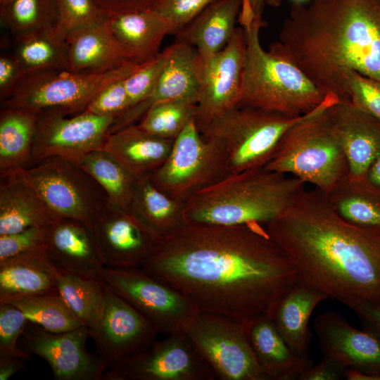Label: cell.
<instances>
[{"label": "cell", "instance_id": "ba28073f", "mask_svg": "<svg viewBox=\"0 0 380 380\" xmlns=\"http://www.w3.org/2000/svg\"><path fill=\"white\" fill-rule=\"evenodd\" d=\"M142 63L131 61L100 72L53 68L27 74L1 105L36 113L49 110H61L69 115L80 113L101 89L127 77Z\"/></svg>", "mask_w": 380, "mask_h": 380}, {"label": "cell", "instance_id": "2e32d148", "mask_svg": "<svg viewBox=\"0 0 380 380\" xmlns=\"http://www.w3.org/2000/svg\"><path fill=\"white\" fill-rule=\"evenodd\" d=\"M246 54L243 27H236L220 51L205 61L194 124L201 134L222 115L239 106Z\"/></svg>", "mask_w": 380, "mask_h": 380}, {"label": "cell", "instance_id": "816d5d0a", "mask_svg": "<svg viewBox=\"0 0 380 380\" xmlns=\"http://www.w3.org/2000/svg\"><path fill=\"white\" fill-rule=\"evenodd\" d=\"M26 360L20 357H0V380H7L20 372Z\"/></svg>", "mask_w": 380, "mask_h": 380}, {"label": "cell", "instance_id": "f1b7e54d", "mask_svg": "<svg viewBox=\"0 0 380 380\" xmlns=\"http://www.w3.org/2000/svg\"><path fill=\"white\" fill-rule=\"evenodd\" d=\"M243 0H215L179 30L176 40L194 46L203 61L223 49L236 30Z\"/></svg>", "mask_w": 380, "mask_h": 380}, {"label": "cell", "instance_id": "8992f818", "mask_svg": "<svg viewBox=\"0 0 380 380\" xmlns=\"http://www.w3.org/2000/svg\"><path fill=\"white\" fill-rule=\"evenodd\" d=\"M337 101L336 96L329 94L291 127L265 167L295 177L327 196L348 173L345 153L327 111Z\"/></svg>", "mask_w": 380, "mask_h": 380}, {"label": "cell", "instance_id": "f35d334b", "mask_svg": "<svg viewBox=\"0 0 380 380\" xmlns=\"http://www.w3.org/2000/svg\"><path fill=\"white\" fill-rule=\"evenodd\" d=\"M1 23L15 35L55 25L56 0H11L0 7Z\"/></svg>", "mask_w": 380, "mask_h": 380}, {"label": "cell", "instance_id": "7a4b0ae2", "mask_svg": "<svg viewBox=\"0 0 380 380\" xmlns=\"http://www.w3.org/2000/svg\"><path fill=\"white\" fill-rule=\"evenodd\" d=\"M300 280L348 307H380V232L352 225L314 188L301 190L265 225Z\"/></svg>", "mask_w": 380, "mask_h": 380}, {"label": "cell", "instance_id": "ffe728a7", "mask_svg": "<svg viewBox=\"0 0 380 380\" xmlns=\"http://www.w3.org/2000/svg\"><path fill=\"white\" fill-rule=\"evenodd\" d=\"M93 225L106 267L141 268L159 239L132 213L110 202Z\"/></svg>", "mask_w": 380, "mask_h": 380}, {"label": "cell", "instance_id": "484cf974", "mask_svg": "<svg viewBox=\"0 0 380 380\" xmlns=\"http://www.w3.org/2000/svg\"><path fill=\"white\" fill-rule=\"evenodd\" d=\"M105 23L115 38L140 63L155 57L172 29L165 18L153 8L128 10L106 16Z\"/></svg>", "mask_w": 380, "mask_h": 380}, {"label": "cell", "instance_id": "30bf717a", "mask_svg": "<svg viewBox=\"0 0 380 380\" xmlns=\"http://www.w3.org/2000/svg\"><path fill=\"white\" fill-rule=\"evenodd\" d=\"M228 175L224 149L204 137L192 121L174 140L167 158L151 178L160 189L186 202Z\"/></svg>", "mask_w": 380, "mask_h": 380}, {"label": "cell", "instance_id": "ab89813d", "mask_svg": "<svg viewBox=\"0 0 380 380\" xmlns=\"http://www.w3.org/2000/svg\"><path fill=\"white\" fill-rule=\"evenodd\" d=\"M56 2L58 20L55 27L65 38L72 31L106 18L94 0H56Z\"/></svg>", "mask_w": 380, "mask_h": 380}, {"label": "cell", "instance_id": "e0dca14e", "mask_svg": "<svg viewBox=\"0 0 380 380\" xmlns=\"http://www.w3.org/2000/svg\"><path fill=\"white\" fill-rule=\"evenodd\" d=\"M88 338L87 326L55 333L30 322L19 348L44 359L56 380H101L108 367L96 353L87 350Z\"/></svg>", "mask_w": 380, "mask_h": 380}, {"label": "cell", "instance_id": "e575fe53", "mask_svg": "<svg viewBox=\"0 0 380 380\" xmlns=\"http://www.w3.org/2000/svg\"><path fill=\"white\" fill-rule=\"evenodd\" d=\"M76 164L98 182L110 203L129 212L137 179L115 158L99 149L88 153Z\"/></svg>", "mask_w": 380, "mask_h": 380}, {"label": "cell", "instance_id": "8d00e7d4", "mask_svg": "<svg viewBox=\"0 0 380 380\" xmlns=\"http://www.w3.org/2000/svg\"><path fill=\"white\" fill-rule=\"evenodd\" d=\"M20 309L32 324L61 333L84 326L71 312L58 292L21 296L0 300Z\"/></svg>", "mask_w": 380, "mask_h": 380}, {"label": "cell", "instance_id": "681fc988", "mask_svg": "<svg viewBox=\"0 0 380 380\" xmlns=\"http://www.w3.org/2000/svg\"><path fill=\"white\" fill-rule=\"evenodd\" d=\"M107 16L111 13L128 11L152 8L158 0H94Z\"/></svg>", "mask_w": 380, "mask_h": 380}, {"label": "cell", "instance_id": "6da1fadb", "mask_svg": "<svg viewBox=\"0 0 380 380\" xmlns=\"http://www.w3.org/2000/svg\"><path fill=\"white\" fill-rule=\"evenodd\" d=\"M200 310L239 322L266 313L299 279L265 225L186 223L159 237L141 267Z\"/></svg>", "mask_w": 380, "mask_h": 380}, {"label": "cell", "instance_id": "ac0fdd59", "mask_svg": "<svg viewBox=\"0 0 380 380\" xmlns=\"http://www.w3.org/2000/svg\"><path fill=\"white\" fill-rule=\"evenodd\" d=\"M314 329L324 356L338 360L348 369L347 379L380 380L379 334L353 327L334 311L319 315Z\"/></svg>", "mask_w": 380, "mask_h": 380}, {"label": "cell", "instance_id": "603a6c76", "mask_svg": "<svg viewBox=\"0 0 380 380\" xmlns=\"http://www.w3.org/2000/svg\"><path fill=\"white\" fill-rule=\"evenodd\" d=\"M255 359L267 380H293L312 366L295 353L265 313L241 321Z\"/></svg>", "mask_w": 380, "mask_h": 380}, {"label": "cell", "instance_id": "ee69618b", "mask_svg": "<svg viewBox=\"0 0 380 380\" xmlns=\"http://www.w3.org/2000/svg\"><path fill=\"white\" fill-rule=\"evenodd\" d=\"M350 101L380 120V82L357 72L347 78Z\"/></svg>", "mask_w": 380, "mask_h": 380}, {"label": "cell", "instance_id": "b9f144b4", "mask_svg": "<svg viewBox=\"0 0 380 380\" xmlns=\"http://www.w3.org/2000/svg\"><path fill=\"white\" fill-rule=\"evenodd\" d=\"M30 322L15 305L0 303V357H20L30 360L31 355L18 346L20 336Z\"/></svg>", "mask_w": 380, "mask_h": 380}, {"label": "cell", "instance_id": "7bdbcfd3", "mask_svg": "<svg viewBox=\"0 0 380 380\" xmlns=\"http://www.w3.org/2000/svg\"><path fill=\"white\" fill-rule=\"evenodd\" d=\"M49 226H34L23 231L0 236V261L46 250Z\"/></svg>", "mask_w": 380, "mask_h": 380}, {"label": "cell", "instance_id": "5bb4252c", "mask_svg": "<svg viewBox=\"0 0 380 380\" xmlns=\"http://www.w3.org/2000/svg\"><path fill=\"white\" fill-rule=\"evenodd\" d=\"M120 365L104 380H213L215 376L186 332L166 335Z\"/></svg>", "mask_w": 380, "mask_h": 380}, {"label": "cell", "instance_id": "d590c367", "mask_svg": "<svg viewBox=\"0 0 380 380\" xmlns=\"http://www.w3.org/2000/svg\"><path fill=\"white\" fill-rule=\"evenodd\" d=\"M58 291L71 312L84 326L91 328L101 319L106 303L104 284L101 279L61 271Z\"/></svg>", "mask_w": 380, "mask_h": 380}, {"label": "cell", "instance_id": "3957f363", "mask_svg": "<svg viewBox=\"0 0 380 380\" xmlns=\"http://www.w3.org/2000/svg\"><path fill=\"white\" fill-rule=\"evenodd\" d=\"M268 51L299 68L325 94L350 101V72L380 82V0L293 3Z\"/></svg>", "mask_w": 380, "mask_h": 380}, {"label": "cell", "instance_id": "cb8c5ba5", "mask_svg": "<svg viewBox=\"0 0 380 380\" xmlns=\"http://www.w3.org/2000/svg\"><path fill=\"white\" fill-rule=\"evenodd\" d=\"M66 42L65 69L70 71L106 72L135 61L108 29L105 20L72 31Z\"/></svg>", "mask_w": 380, "mask_h": 380}, {"label": "cell", "instance_id": "f907efd6", "mask_svg": "<svg viewBox=\"0 0 380 380\" xmlns=\"http://www.w3.org/2000/svg\"><path fill=\"white\" fill-rule=\"evenodd\" d=\"M349 308L380 330V307L367 302H356Z\"/></svg>", "mask_w": 380, "mask_h": 380}, {"label": "cell", "instance_id": "60d3db41", "mask_svg": "<svg viewBox=\"0 0 380 380\" xmlns=\"http://www.w3.org/2000/svg\"><path fill=\"white\" fill-rule=\"evenodd\" d=\"M169 52L168 46L155 57L143 63L124 80L130 107L151 95L163 70Z\"/></svg>", "mask_w": 380, "mask_h": 380}, {"label": "cell", "instance_id": "d6986e66", "mask_svg": "<svg viewBox=\"0 0 380 380\" xmlns=\"http://www.w3.org/2000/svg\"><path fill=\"white\" fill-rule=\"evenodd\" d=\"M163 70L151 95L130 107L115 119L110 132L137 125L155 103L176 99H189L197 103L203 70V61L193 46L175 41Z\"/></svg>", "mask_w": 380, "mask_h": 380}, {"label": "cell", "instance_id": "7402d4cb", "mask_svg": "<svg viewBox=\"0 0 380 380\" xmlns=\"http://www.w3.org/2000/svg\"><path fill=\"white\" fill-rule=\"evenodd\" d=\"M327 111L345 153L348 178L364 182L380 148V120L350 101H338Z\"/></svg>", "mask_w": 380, "mask_h": 380}, {"label": "cell", "instance_id": "1f68e13d", "mask_svg": "<svg viewBox=\"0 0 380 380\" xmlns=\"http://www.w3.org/2000/svg\"><path fill=\"white\" fill-rule=\"evenodd\" d=\"M151 176L136 180L129 212L161 237L186 223L184 216L185 202L160 189Z\"/></svg>", "mask_w": 380, "mask_h": 380}, {"label": "cell", "instance_id": "f546056e", "mask_svg": "<svg viewBox=\"0 0 380 380\" xmlns=\"http://www.w3.org/2000/svg\"><path fill=\"white\" fill-rule=\"evenodd\" d=\"M60 272L50 261L46 250L0 261V300L57 293Z\"/></svg>", "mask_w": 380, "mask_h": 380}, {"label": "cell", "instance_id": "4316f807", "mask_svg": "<svg viewBox=\"0 0 380 380\" xmlns=\"http://www.w3.org/2000/svg\"><path fill=\"white\" fill-rule=\"evenodd\" d=\"M174 140L152 135L134 125L109 134L102 149L139 179L152 175L164 163Z\"/></svg>", "mask_w": 380, "mask_h": 380}, {"label": "cell", "instance_id": "52a82bcc", "mask_svg": "<svg viewBox=\"0 0 380 380\" xmlns=\"http://www.w3.org/2000/svg\"><path fill=\"white\" fill-rule=\"evenodd\" d=\"M309 113L290 117L238 106L213 121L201 134L220 144L226 156L229 175L236 174L265 167L286 131Z\"/></svg>", "mask_w": 380, "mask_h": 380}, {"label": "cell", "instance_id": "836d02e7", "mask_svg": "<svg viewBox=\"0 0 380 380\" xmlns=\"http://www.w3.org/2000/svg\"><path fill=\"white\" fill-rule=\"evenodd\" d=\"M13 53L27 75L47 69H65L66 38L55 25L20 34L15 35Z\"/></svg>", "mask_w": 380, "mask_h": 380}, {"label": "cell", "instance_id": "9a60e30c", "mask_svg": "<svg viewBox=\"0 0 380 380\" xmlns=\"http://www.w3.org/2000/svg\"><path fill=\"white\" fill-rule=\"evenodd\" d=\"M104 289L103 315L89 328V334L94 341L96 354L112 369L150 348L160 332L105 284Z\"/></svg>", "mask_w": 380, "mask_h": 380}, {"label": "cell", "instance_id": "4dcf8cb0", "mask_svg": "<svg viewBox=\"0 0 380 380\" xmlns=\"http://www.w3.org/2000/svg\"><path fill=\"white\" fill-rule=\"evenodd\" d=\"M36 113L2 106L0 114V177L32 165L37 127Z\"/></svg>", "mask_w": 380, "mask_h": 380}, {"label": "cell", "instance_id": "d4e9b609", "mask_svg": "<svg viewBox=\"0 0 380 380\" xmlns=\"http://www.w3.org/2000/svg\"><path fill=\"white\" fill-rule=\"evenodd\" d=\"M327 298L325 293L299 279L265 313L299 356L310 357L312 334L308 322L316 306Z\"/></svg>", "mask_w": 380, "mask_h": 380}, {"label": "cell", "instance_id": "9f6ffc18", "mask_svg": "<svg viewBox=\"0 0 380 380\" xmlns=\"http://www.w3.org/2000/svg\"><path fill=\"white\" fill-rule=\"evenodd\" d=\"M293 3H300L303 4V2L308 1V0H291Z\"/></svg>", "mask_w": 380, "mask_h": 380}, {"label": "cell", "instance_id": "bcb514c9", "mask_svg": "<svg viewBox=\"0 0 380 380\" xmlns=\"http://www.w3.org/2000/svg\"><path fill=\"white\" fill-rule=\"evenodd\" d=\"M113 82L101 89L88 104L85 111L115 118L130 107L124 80Z\"/></svg>", "mask_w": 380, "mask_h": 380}, {"label": "cell", "instance_id": "4fadbf2b", "mask_svg": "<svg viewBox=\"0 0 380 380\" xmlns=\"http://www.w3.org/2000/svg\"><path fill=\"white\" fill-rule=\"evenodd\" d=\"M37 114L32 165L49 157H59L77 163L88 153L103 148L115 119L85 110L74 116L61 110Z\"/></svg>", "mask_w": 380, "mask_h": 380}, {"label": "cell", "instance_id": "5b68a950", "mask_svg": "<svg viewBox=\"0 0 380 380\" xmlns=\"http://www.w3.org/2000/svg\"><path fill=\"white\" fill-rule=\"evenodd\" d=\"M262 18L243 27L246 54L239 106L277 112L290 117L306 114L329 94L299 68L269 51L260 41Z\"/></svg>", "mask_w": 380, "mask_h": 380}, {"label": "cell", "instance_id": "8fae6325", "mask_svg": "<svg viewBox=\"0 0 380 380\" xmlns=\"http://www.w3.org/2000/svg\"><path fill=\"white\" fill-rule=\"evenodd\" d=\"M101 280L165 335L186 332L200 310L185 296L142 268L105 266Z\"/></svg>", "mask_w": 380, "mask_h": 380}, {"label": "cell", "instance_id": "d6a6232c", "mask_svg": "<svg viewBox=\"0 0 380 380\" xmlns=\"http://www.w3.org/2000/svg\"><path fill=\"white\" fill-rule=\"evenodd\" d=\"M326 197L332 210L348 223L380 232V190L346 175Z\"/></svg>", "mask_w": 380, "mask_h": 380}, {"label": "cell", "instance_id": "9c48e42d", "mask_svg": "<svg viewBox=\"0 0 380 380\" xmlns=\"http://www.w3.org/2000/svg\"><path fill=\"white\" fill-rule=\"evenodd\" d=\"M18 172L57 217L94 224L109 203L106 191L89 173L62 158H46Z\"/></svg>", "mask_w": 380, "mask_h": 380}, {"label": "cell", "instance_id": "f5cc1de1", "mask_svg": "<svg viewBox=\"0 0 380 380\" xmlns=\"http://www.w3.org/2000/svg\"><path fill=\"white\" fill-rule=\"evenodd\" d=\"M364 183L380 190V148L367 170Z\"/></svg>", "mask_w": 380, "mask_h": 380}, {"label": "cell", "instance_id": "277c9868", "mask_svg": "<svg viewBox=\"0 0 380 380\" xmlns=\"http://www.w3.org/2000/svg\"><path fill=\"white\" fill-rule=\"evenodd\" d=\"M306 184L265 167L229 175L185 202L187 223L266 225L279 216Z\"/></svg>", "mask_w": 380, "mask_h": 380}, {"label": "cell", "instance_id": "f6af8a7d", "mask_svg": "<svg viewBox=\"0 0 380 380\" xmlns=\"http://www.w3.org/2000/svg\"><path fill=\"white\" fill-rule=\"evenodd\" d=\"M215 0H158L152 8L170 24L177 34Z\"/></svg>", "mask_w": 380, "mask_h": 380}, {"label": "cell", "instance_id": "44dd1931", "mask_svg": "<svg viewBox=\"0 0 380 380\" xmlns=\"http://www.w3.org/2000/svg\"><path fill=\"white\" fill-rule=\"evenodd\" d=\"M46 253L60 271L101 279L105 262L93 224L58 217L49 226Z\"/></svg>", "mask_w": 380, "mask_h": 380}, {"label": "cell", "instance_id": "db71d44e", "mask_svg": "<svg viewBox=\"0 0 380 380\" xmlns=\"http://www.w3.org/2000/svg\"><path fill=\"white\" fill-rule=\"evenodd\" d=\"M256 18H262L265 6L277 8L281 4V0H248Z\"/></svg>", "mask_w": 380, "mask_h": 380}, {"label": "cell", "instance_id": "c3c4849f", "mask_svg": "<svg viewBox=\"0 0 380 380\" xmlns=\"http://www.w3.org/2000/svg\"><path fill=\"white\" fill-rule=\"evenodd\" d=\"M348 368L338 360L328 356L317 365L301 374L298 380H339L346 377Z\"/></svg>", "mask_w": 380, "mask_h": 380}, {"label": "cell", "instance_id": "83f0119b", "mask_svg": "<svg viewBox=\"0 0 380 380\" xmlns=\"http://www.w3.org/2000/svg\"><path fill=\"white\" fill-rule=\"evenodd\" d=\"M57 218L18 172L1 177L0 236L50 225Z\"/></svg>", "mask_w": 380, "mask_h": 380}, {"label": "cell", "instance_id": "74e56055", "mask_svg": "<svg viewBox=\"0 0 380 380\" xmlns=\"http://www.w3.org/2000/svg\"><path fill=\"white\" fill-rule=\"evenodd\" d=\"M196 103L176 99L153 105L137 124L141 129L166 139H175L186 126L194 120Z\"/></svg>", "mask_w": 380, "mask_h": 380}, {"label": "cell", "instance_id": "11a10c76", "mask_svg": "<svg viewBox=\"0 0 380 380\" xmlns=\"http://www.w3.org/2000/svg\"><path fill=\"white\" fill-rule=\"evenodd\" d=\"M11 0H0V7H2L7 4Z\"/></svg>", "mask_w": 380, "mask_h": 380}, {"label": "cell", "instance_id": "7dc6e473", "mask_svg": "<svg viewBox=\"0 0 380 380\" xmlns=\"http://www.w3.org/2000/svg\"><path fill=\"white\" fill-rule=\"evenodd\" d=\"M27 75L14 55L4 53L0 56V99H8Z\"/></svg>", "mask_w": 380, "mask_h": 380}, {"label": "cell", "instance_id": "7c38bea8", "mask_svg": "<svg viewBox=\"0 0 380 380\" xmlns=\"http://www.w3.org/2000/svg\"><path fill=\"white\" fill-rule=\"evenodd\" d=\"M186 333L215 378L267 380L255 359L241 322L200 310Z\"/></svg>", "mask_w": 380, "mask_h": 380}]
</instances>
